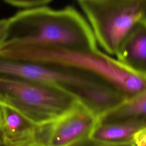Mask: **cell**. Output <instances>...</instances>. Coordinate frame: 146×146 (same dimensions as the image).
I'll return each instance as SVG.
<instances>
[{"label":"cell","instance_id":"1","mask_svg":"<svg viewBox=\"0 0 146 146\" xmlns=\"http://www.w3.org/2000/svg\"><path fill=\"white\" fill-rule=\"evenodd\" d=\"M33 42L80 51L98 49L87 21L73 7L54 10L45 6L26 9L0 20V45Z\"/></svg>","mask_w":146,"mask_h":146},{"label":"cell","instance_id":"2","mask_svg":"<svg viewBox=\"0 0 146 146\" xmlns=\"http://www.w3.org/2000/svg\"><path fill=\"white\" fill-rule=\"evenodd\" d=\"M10 58L66 66L85 71L107 81L125 96L146 89V76L133 71L99 49L80 51L33 42H12L6 48Z\"/></svg>","mask_w":146,"mask_h":146},{"label":"cell","instance_id":"3","mask_svg":"<svg viewBox=\"0 0 146 146\" xmlns=\"http://www.w3.org/2000/svg\"><path fill=\"white\" fill-rule=\"evenodd\" d=\"M79 98L51 85L0 76V106L38 125L53 123Z\"/></svg>","mask_w":146,"mask_h":146},{"label":"cell","instance_id":"4","mask_svg":"<svg viewBox=\"0 0 146 146\" xmlns=\"http://www.w3.org/2000/svg\"><path fill=\"white\" fill-rule=\"evenodd\" d=\"M97 42L110 55H115L122 40L132 27L146 17V0H82Z\"/></svg>","mask_w":146,"mask_h":146},{"label":"cell","instance_id":"5","mask_svg":"<svg viewBox=\"0 0 146 146\" xmlns=\"http://www.w3.org/2000/svg\"><path fill=\"white\" fill-rule=\"evenodd\" d=\"M0 76L22 79L51 85L71 93H78L90 85L84 72L67 67L16 59L0 55Z\"/></svg>","mask_w":146,"mask_h":146},{"label":"cell","instance_id":"6","mask_svg":"<svg viewBox=\"0 0 146 146\" xmlns=\"http://www.w3.org/2000/svg\"><path fill=\"white\" fill-rule=\"evenodd\" d=\"M98 112L79 98L55 121L49 124L47 146H74L89 140L100 124Z\"/></svg>","mask_w":146,"mask_h":146},{"label":"cell","instance_id":"7","mask_svg":"<svg viewBox=\"0 0 146 146\" xmlns=\"http://www.w3.org/2000/svg\"><path fill=\"white\" fill-rule=\"evenodd\" d=\"M2 107V106H1ZM1 146H47L49 124H36L14 111L2 107Z\"/></svg>","mask_w":146,"mask_h":146},{"label":"cell","instance_id":"8","mask_svg":"<svg viewBox=\"0 0 146 146\" xmlns=\"http://www.w3.org/2000/svg\"><path fill=\"white\" fill-rule=\"evenodd\" d=\"M116 56L133 71L146 76V17L139 21L124 36Z\"/></svg>","mask_w":146,"mask_h":146},{"label":"cell","instance_id":"9","mask_svg":"<svg viewBox=\"0 0 146 146\" xmlns=\"http://www.w3.org/2000/svg\"><path fill=\"white\" fill-rule=\"evenodd\" d=\"M145 126L144 120L136 119L120 123H102L96 127L89 140L107 146L131 145L133 135Z\"/></svg>","mask_w":146,"mask_h":146},{"label":"cell","instance_id":"10","mask_svg":"<svg viewBox=\"0 0 146 146\" xmlns=\"http://www.w3.org/2000/svg\"><path fill=\"white\" fill-rule=\"evenodd\" d=\"M100 123L107 119L134 118L146 116V89L125 96L118 103L99 111Z\"/></svg>","mask_w":146,"mask_h":146},{"label":"cell","instance_id":"11","mask_svg":"<svg viewBox=\"0 0 146 146\" xmlns=\"http://www.w3.org/2000/svg\"><path fill=\"white\" fill-rule=\"evenodd\" d=\"M6 3L15 7L29 9L44 6L52 0H3Z\"/></svg>","mask_w":146,"mask_h":146},{"label":"cell","instance_id":"12","mask_svg":"<svg viewBox=\"0 0 146 146\" xmlns=\"http://www.w3.org/2000/svg\"><path fill=\"white\" fill-rule=\"evenodd\" d=\"M131 146H146V126L133 135Z\"/></svg>","mask_w":146,"mask_h":146},{"label":"cell","instance_id":"13","mask_svg":"<svg viewBox=\"0 0 146 146\" xmlns=\"http://www.w3.org/2000/svg\"><path fill=\"white\" fill-rule=\"evenodd\" d=\"M3 123V111H2V108L0 106V131L2 127Z\"/></svg>","mask_w":146,"mask_h":146},{"label":"cell","instance_id":"14","mask_svg":"<svg viewBox=\"0 0 146 146\" xmlns=\"http://www.w3.org/2000/svg\"><path fill=\"white\" fill-rule=\"evenodd\" d=\"M78 1H82V0H77Z\"/></svg>","mask_w":146,"mask_h":146},{"label":"cell","instance_id":"15","mask_svg":"<svg viewBox=\"0 0 146 146\" xmlns=\"http://www.w3.org/2000/svg\"><path fill=\"white\" fill-rule=\"evenodd\" d=\"M106 146H107V145H106Z\"/></svg>","mask_w":146,"mask_h":146}]
</instances>
